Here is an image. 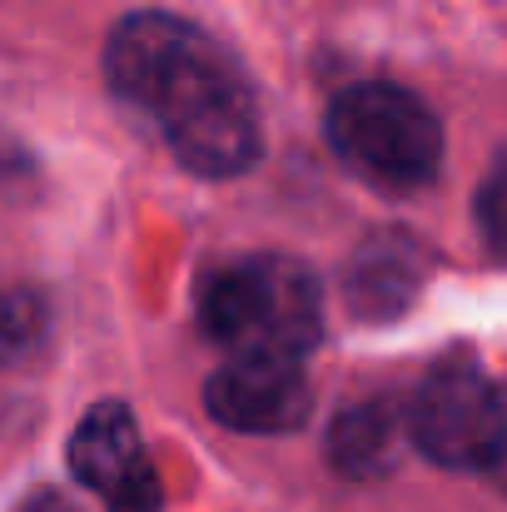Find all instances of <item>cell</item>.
Returning a JSON list of instances; mask_svg holds the SVG:
<instances>
[{
	"label": "cell",
	"mask_w": 507,
	"mask_h": 512,
	"mask_svg": "<svg viewBox=\"0 0 507 512\" xmlns=\"http://www.w3.org/2000/svg\"><path fill=\"white\" fill-rule=\"evenodd\" d=\"M105 75L120 100L155 115L174 160L199 179L254 170L264 135L249 85L234 60L189 20L135 10L110 30Z\"/></svg>",
	"instance_id": "obj_1"
},
{
	"label": "cell",
	"mask_w": 507,
	"mask_h": 512,
	"mask_svg": "<svg viewBox=\"0 0 507 512\" xmlns=\"http://www.w3.org/2000/svg\"><path fill=\"white\" fill-rule=\"evenodd\" d=\"M418 289H423V259L418 244L403 234L363 244L343 269V299L358 319H393L418 299Z\"/></svg>",
	"instance_id": "obj_7"
},
{
	"label": "cell",
	"mask_w": 507,
	"mask_h": 512,
	"mask_svg": "<svg viewBox=\"0 0 507 512\" xmlns=\"http://www.w3.org/2000/svg\"><path fill=\"white\" fill-rule=\"evenodd\" d=\"M25 512H70V503H65L60 493H35V498L25 503Z\"/></svg>",
	"instance_id": "obj_12"
},
{
	"label": "cell",
	"mask_w": 507,
	"mask_h": 512,
	"mask_svg": "<svg viewBox=\"0 0 507 512\" xmlns=\"http://www.w3.org/2000/svg\"><path fill=\"white\" fill-rule=\"evenodd\" d=\"M503 423V383H493L478 363H438L413 403L408 438L423 458L458 473H483Z\"/></svg>",
	"instance_id": "obj_4"
},
{
	"label": "cell",
	"mask_w": 507,
	"mask_h": 512,
	"mask_svg": "<svg viewBox=\"0 0 507 512\" xmlns=\"http://www.w3.org/2000/svg\"><path fill=\"white\" fill-rule=\"evenodd\" d=\"M204 403L234 433H294L314 413V388L294 358L239 353L209 378Z\"/></svg>",
	"instance_id": "obj_6"
},
{
	"label": "cell",
	"mask_w": 507,
	"mask_h": 512,
	"mask_svg": "<svg viewBox=\"0 0 507 512\" xmlns=\"http://www.w3.org/2000/svg\"><path fill=\"white\" fill-rule=\"evenodd\" d=\"M483 478H493V488H503L507 493V383H503V423H498V443H493V458H488Z\"/></svg>",
	"instance_id": "obj_11"
},
{
	"label": "cell",
	"mask_w": 507,
	"mask_h": 512,
	"mask_svg": "<svg viewBox=\"0 0 507 512\" xmlns=\"http://www.w3.org/2000/svg\"><path fill=\"white\" fill-rule=\"evenodd\" d=\"M70 468L90 493H100L110 503V512L165 508L160 473L150 468L145 443H140V423L125 403H95L85 413V423L70 438Z\"/></svg>",
	"instance_id": "obj_5"
},
{
	"label": "cell",
	"mask_w": 507,
	"mask_h": 512,
	"mask_svg": "<svg viewBox=\"0 0 507 512\" xmlns=\"http://www.w3.org/2000/svg\"><path fill=\"white\" fill-rule=\"evenodd\" d=\"M473 214H478V229L488 239V249L507 259V145L493 155V165L478 184V199H473Z\"/></svg>",
	"instance_id": "obj_10"
},
{
	"label": "cell",
	"mask_w": 507,
	"mask_h": 512,
	"mask_svg": "<svg viewBox=\"0 0 507 512\" xmlns=\"http://www.w3.org/2000/svg\"><path fill=\"white\" fill-rule=\"evenodd\" d=\"M329 145L353 174L393 194L433 184L443 165L438 115L413 90L388 80L348 85L338 95L329 105Z\"/></svg>",
	"instance_id": "obj_3"
},
{
	"label": "cell",
	"mask_w": 507,
	"mask_h": 512,
	"mask_svg": "<svg viewBox=\"0 0 507 512\" xmlns=\"http://www.w3.org/2000/svg\"><path fill=\"white\" fill-rule=\"evenodd\" d=\"M45 339V304L30 289H0V368L25 363Z\"/></svg>",
	"instance_id": "obj_9"
},
{
	"label": "cell",
	"mask_w": 507,
	"mask_h": 512,
	"mask_svg": "<svg viewBox=\"0 0 507 512\" xmlns=\"http://www.w3.org/2000/svg\"><path fill=\"white\" fill-rule=\"evenodd\" d=\"M403 438H408V413H398L388 398L348 403L329 428V463L343 478L373 483L398 468Z\"/></svg>",
	"instance_id": "obj_8"
},
{
	"label": "cell",
	"mask_w": 507,
	"mask_h": 512,
	"mask_svg": "<svg viewBox=\"0 0 507 512\" xmlns=\"http://www.w3.org/2000/svg\"><path fill=\"white\" fill-rule=\"evenodd\" d=\"M199 329L224 343L234 358H304L324 334V299L319 279L284 254H254L234 259L214 274H204L194 294Z\"/></svg>",
	"instance_id": "obj_2"
}]
</instances>
